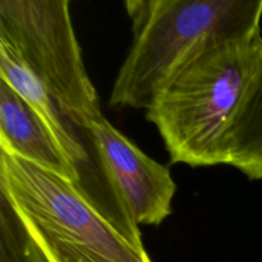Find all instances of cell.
<instances>
[{"instance_id":"1","label":"cell","mask_w":262,"mask_h":262,"mask_svg":"<svg viewBox=\"0 0 262 262\" xmlns=\"http://www.w3.org/2000/svg\"><path fill=\"white\" fill-rule=\"evenodd\" d=\"M132 45L112 106L146 110L166 79L211 46L261 37L262 0H124Z\"/></svg>"},{"instance_id":"3","label":"cell","mask_w":262,"mask_h":262,"mask_svg":"<svg viewBox=\"0 0 262 262\" xmlns=\"http://www.w3.org/2000/svg\"><path fill=\"white\" fill-rule=\"evenodd\" d=\"M0 189L48 262H152L63 176L0 150Z\"/></svg>"},{"instance_id":"7","label":"cell","mask_w":262,"mask_h":262,"mask_svg":"<svg viewBox=\"0 0 262 262\" xmlns=\"http://www.w3.org/2000/svg\"><path fill=\"white\" fill-rule=\"evenodd\" d=\"M0 150L63 176L76 183V173L36 110L0 78Z\"/></svg>"},{"instance_id":"4","label":"cell","mask_w":262,"mask_h":262,"mask_svg":"<svg viewBox=\"0 0 262 262\" xmlns=\"http://www.w3.org/2000/svg\"><path fill=\"white\" fill-rule=\"evenodd\" d=\"M71 0H0V41L9 43L61 105L89 125L101 115L72 25Z\"/></svg>"},{"instance_id":"6","label":"cell","mask_w":262,"mask_h":262,"mask_svg":"<svg viewBox=\"0 0 262 262\" xmlns=\"http://www.w3.org/2000/svg\"><path fill=\"white\" fill-rule=\"evenodd\" d=\"M89 127L136 224L160 225L171 214L177 191L169 169L146 155L102 114Z\"/></svg>"},{"instance_id":"9","label":"cell","mask_w":262,"mask_h":262,"mask_svg":"<svg viewBox=\"0 0 262 262\" xmlns=\"http://www.w3.org/2000/svg\"><path fill=\"white\" fill-rule=\"evenodd\" d=\"M0 262H48L17 210L0 189Z\"/></svg>"},{"instance_id":"8","label":"cell","mask_w":262,"mask_h":262,"mask_svg":"<svg viewBox=\"0 0 262 262\" xmlns=\"http://www.w3.org/2000/svg\"><path fill=\"white\" fill-rule=\"evenodd\" d=\"M228 165L262 181V38L237 113L228 132Z\"/></svg>"},{"instance_id":"5","label":"cell","mask_w":262,"mask_h":262,"mask_svg":"<svg viewBox=\"0 0 262 262\" xmlns=\"http://www.w3.org/2000/svg\"><path fill=\"white\" fill-rule=\"evenodd\" d=\"M0 78L9 83L36 110L76 173L78 193L136 245H143L133 220L89 125L69 113L49 91L22 56L0 41Z\"/></svg>"},{"instance_id":"2","label":"cell","mask_w":262,"mask_h":262,"mask_svg":"<svg viewBox=\"0 0 262 262\" xmlns=\"http://www.w3.org/2000/svg\"><path fill=\"white\" fill-rule=\"evenodd\" d=\"M256 41L205 49L179 67L146 109L171 163L228 165V132L257 56Z\"/></svg>"}]
</instances>
